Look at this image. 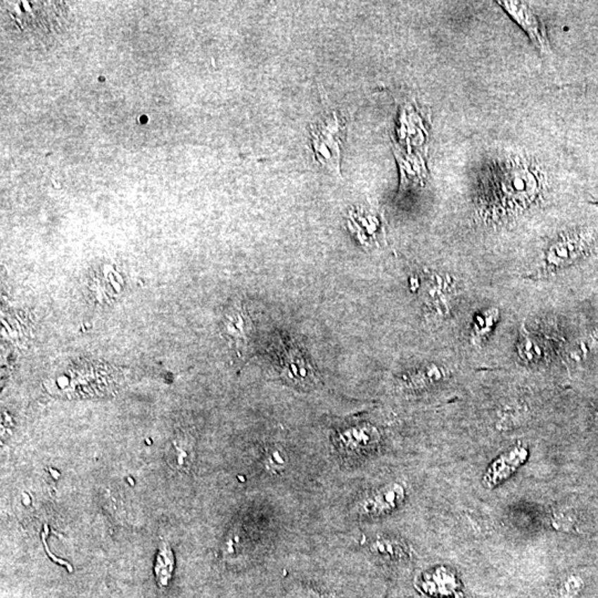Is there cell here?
I'll return each instance as SVG.
<instances>
[{
    "label": "cell",
    "instance_id": "obj_14",
    "mask_svg": "<svg viewBox=\"0 0 598 598\" xmlns=\"http://www.w3.org/2000/svg\"><path fill=\"white\" fill-rule=\"evenodd\" d=\"M524 416H526V410L521 405L505 406L500 412L497 427L501 429H510L514 427L515 424H520Z\"/></svg>",
    "mask_w": 598,
    "mask_h": 598
},
{
    "label": "cell",
    "instance_id": "obj_17",
    "mask_svg": "<svg viewBox=\"0 0 598 598\" xmlns=\"http://www.w3.org/2000/svg\"><path fill=\"white\" fill-rule=\"evenodd\" d=\"M553 526L556 530H564V532H570V530H576V518L573 516L571 513L567 512H556L553 516Z\"/></svg>",
    "mask_w": 598,
    "mask_h": 598
},
{
    "label": "cell",
    "instance_id": "obj_9",
    "mask_svg": "<svg viewBox=\"0 0 598 598\" xmlns=\"http://www.w3.org/2000/svg\"><path fill=\"white\" fill-rule=\"evenodd\" d=\"M224 333L238 356L246 354L253 337V325L248 310L235 305L224 317Z\"/></svg>",
    "mask_w": 598,
    "mask_h": 598
},
{
    "label": "cell",
    "instance_id": "obj_8",
    "mask_svg": "<svg viewBox=\"0 0 598 598\" xmlns=\"http://www.w3.org/2000/svg\"><path fill=\"white\" fill-rule=\"evenodd\" d=\"M528 458V450L524 445L518 443L514 447H510L509 450L500 454L495 461L490 464L485 473L482 478V483L484 488L491 489L497 487L499 484L510 478L513 473L516 472L520 466H522Z\"/></svg>",
    "mask_w": 598,
    "mask_h": 598
},
{
    "label": "cell",
    "instance_id": "obj_13",
    "mask_svg": "<svg viewBox=\"0 0 598 598\" xmlns=\"http://www.w3.org/2000/svg\"><path fill=\"white\" fill-rule=\"evenodd\" d=\"M443 378H445L443 370H441V368L435 367V366H431V367L420 370V371L409 377L408 379H406V383L409 388L419 389V388L433 385Z\"/></svg>",
    "mask_w": 598,
    "mask_h": 598
},
{
    "label": "cell",
    "instance_id": "obj_10",
    "mask_svg": "<svg viewBox=\"0 0 598 598\" xmlns=\"http://www.w3.org/2000/svg\"><path fill=\"white\" fill-rule=\"evenodd\" d=\"M379 443V431L371 424L348 428L337 435V443L341 450L350 457H359L375 450Z\"/></svg>",
    "mask_w": 598,
    "mask_h": 598
},
{
    "label": "cell",
    "instance_id": "obj_1",
    "mask_svg": "<svg viewBox=\"0 0 598 598\" xmlns=\"http://www.w3.org/2000/svg\"><path fill=\"white\" fill-rule=\"evenodd\" d=\"M545 177L537 164L519 154L487 160L478 173V206L485 220L519 215L541 198Z\"/></svg>",
    "mask_w": 598,
    "mask_h": 598
},
{
    "label": "cell",
    "instance_id": "obj_18",
    "mask_svg": "<svg viewBox=\"0 0 598 598\" xmlns=\"http://www.w3.org/2000/svg\"><path fill=\"white\" fill-rule=\"evenodd\" d=\"M287 598H320L319 595L316 593L315 590H310V588H297L294 592H291Z\"/></svg>",
    "mask_w": 598,
    "mask_h": 598
},
{
    "label": "cell",
    "instance_id": "obj_5",
    "mask_svg": "<svg viewBox=\"0 0 598 598\" xmlns=\"http://www.w3.org/2000/svg\"><path fill=\"white\" fill-rule=\"evenodd\" d=\"M281 376L291 385L303 389L314 388L318 383L317 372L302 351L295 346H284L281 356Z\"/></svg>",
    "mask_w": 598,
    "mask_h": 598
},
{
    "label": "cell",
    "instance_id": "obj_4",
    "mask_svg": "<svg viewBox=\"0 0 598 598\" xmlns=\"http://www.w3.org/2000/svg\"><path fill=\"white\" fill-rule=\"evenodd\" d=\"M592 241L593 235L587 233H573L559 237L549 246L545 255L547 273L570 265L584 255Z\"/></svg>",
    "mask_w": 598,
    "mask_h": 598
},
{
    "label": "cell",
    "instance_id": "obj_15",
    "mask_svg": "<svg viewBox=\"0 0 598 598\" xmlns=\"http://www.w3.org/2000/svg\"><path fill=\"white\" fill-rule=\"evenodd\" d=\"M497 317L499 312L497 310H490L484 312L483 315L478 316L473 327L474 341L478 343L481 341L491 331L497 323Z\"/></svg>",
    "mask_w": 598,
    "mask_h": 598
},
{
    "label": "cell",
    "instance_id": "obj_16",
    "mask_svg": "<svg viewBox=\"0 0 598 598\" xmlns=\"http://www.w3.org/2000/svg\"><path fill=\"white\" fill-rule=\"evenodd\" d=\"M287 459L283 451L279 447H273L268 451L265 458V466L272 474H279L285 470Z\"/></svg>",
    "mask_w": 598,
    "mask_h": 598
},
{
    "label": "cell",
    "instance_id": "obj_6",
    "mask_svg": "<svg viewBox=\"0 0 598 598\" xmlns=\"http://www.w3.org/2000/svg\"><path fill=\"white\" fill-rule=\"evenodd\" d=\"M406 499V490L399 483L387 484L372 492L359 503L358 514L367 518H379L397 510Z\"/></svg>",
    "mask_w": 598,
    "mask_h": 598
},
{
    "label": "cell",
    "instance_id": "obj_11",
    "mask_svg": "<svg viewBox=\"0 0 598 598\" xmlns=\"http://www.w3.org/2000/svg\"><path fill=\"white\" fill-rule=\"evenodd\" d=\"M445 283L447 281L443 277L433 275L428 281L427 286H426V295H424L426 304L440 316L445 315L449 312L447 299H445V294H447V291H445L447 286Z\"/></svg>",
    "mask_w": 598,
    "mask_h": 598
},
{
    "label": "cell",
    "instance_id": "obj_2",
    "mask_svg": "<svg viewBox=\"0 0 598 598\" xmlns=\"http://www.w3.org/2000/svg\"><path fill=\"white\" fill-rule=\"evenodd\" d=\"M120 371L109 364L94 360L71 362L56 370L48 379V389L67 395L104 393L119 381Z\"/></svg>",
    "mask_w": 598,
    "mask_h": 598
},
{
    "label": "cell",
    "instance_id": "obj_12",
    "mask_svg": "<svg viewBox=\"0 0 598 598\" xmlns=\"http://www.w3.org/2000/svg\"><path fill=\"white\" fill-rule=\"evenodd\" d=\"M370 549L378 556L388 559H405L409 554L407 544L399 538H378L377 541L371 544Z\"/></svg>",
    "mask_w": 598,
    "mask_h": 598
},
{
    "label": "cell",
    "instance_id": "obj_7",
    "mask_svg": "<svg viewBox=\"0 0 598 598\" xmlns=\"http://www.w3.org/2000/svg\"><path fill=\"white\" fill-rule=\"evenodd\" d=\"M499 4L510 15L511 18L520 25L538 50L549 52V42L545 27L528 4L520 1H499Z\"/></svg>",
    "mask_w": 598,
    "mask_h": 598
},
{
    "label": "cell",
    "instance_id": "obj_3",
    "mask_svg": "<svg viewBox=\"0 0 598 598\" xmlns=\"http://www.w3.org/2000/svg\"><path fill=\"white\" fill-rule=\"evenodd\" d=\"M346 127L336 112L325 115L312 127L316 159L337 174L341 173V146Z\"/></svg>",
    "mask_w": 598,
    "mask_h": 598
}]
</instances>
